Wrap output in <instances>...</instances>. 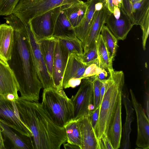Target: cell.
Masks as SVG:
<instances>
[{
    "instance_id": "cell-38",
    "label": "cell",
    "mask_w": 149,
    "mask_h": 149,
    "mask_svg": "<svg viewBox=\"0 0 149 149\" xmlns=\"http://www.w3.org/2000/svg\"><path fill=\"white\" fill-rule=\"evenodd\" d=\"M107 79L101 81L99 106L101 104L103 97L106 91L107 85Z\"/></svg>"
},
{
    "instance_id": "cell-14",
    "label": "cell",
    "mask_w": 149,
    "mask_h": 149,
    "mask_svg": "<svg viewBox=\"0 0 149 149\" xmlns=\"http://www.w3.org/2000/svg\"><path fill=\"white\" fill-rule=\"evenodd\" d=\"M120 9V14L119 18H116L113 13L110 12L106 19L105 23L118 40H124L126 38L133 25L121 7Z\"/></svg>"
},
{
    "instance_id": "cell-10",
    "label": "cell",
    "mask_w": 149,
    "mask_h": 149,
    "mask_svg": "<svg viewBox=\"0 0 149 149\" xmlns=\"http://www.w3.org/2000/svg\"><path fill=\"white\" fill-rule=\"evenodd\" d=\"M131 101L136 113L137 135L136 144L140 148H149V119L141 104L137 100L131 89H130Z\"/></svg>"
},
{
    "instance_id": "cell-27",
    "label": "cell",
    "mask_w": 149,
    "mask_h": 149,
    "mask_svg": "<svg viewBox=\"0 0 149 149\" xmlns=\"http://www.w3.org/2000/svg\"><path fill=\"white\" fill-rule=\"evenodd\" d=\"M98 57V66L108 71L113 69V62L110 58L105 44L101 35L99 36L97 45Z\"/></svg>"
},
{
    "instance_id": "cell-22",
    "label": "cell",
    "mask_w": 149,
    "mask_h": 149,
    "mask_svg": "<svg viewBox=\"0 0 149 149\" xmlns=\"http://www.w3.org/2000/svg\"><path fill=\"white\" fill-rule=\"evenodd\" d=\"M104 0H90L86 2L87 9L85 17L81 23L74 28L77 37L81 42L86 36L92 23L96 11L95 4Z\"/></svg>"
},
{
    "instance_id": "cell-42",
    "label": "cell",
    "mask_w": 149,
    "mask_h": 149,
    "mask_svg": "<svg viewBox=\"0 0 149 149\" xmlns=\"http://www.w3.org/2000/svg\"><path fill=\"white\" fill-rule=\"evenodd\" d=\"M120 8L118 7L115 6L114 7L113 11L112 13L115 17L116 18H118L120 16Z\"/></svg>"
},
{
    "instance_id": "cell-7",
    "label": "cell",
    "mask_w": 149,
    "mask_h": 149,
    "mask_svg": "<svg viewBox=\"0 0 149 149\" xmlns=\"http://www.w3.org/2000/svg\"><path fill=\"white\" fill-rule=\"evenodd\" d=\"M76 94L70 100L73 108V120H77L84 116H90L88 106L93 103V87L92 77L83 79Z\"/></svg>"
},
{
    "instance_id": "cell-8",
    "label": "cell",
    "mask_w": 149,
    "mask_h": 149,
    "mask_svg": "<svg viewBox=\"0 0 149 149\" xmlns=\"http://www.w3.org/2000/svg\"><path fill=\"white\" fill-rule=\"evenodd\" d=\"M61 9V6L58 7L30 20L29 23L37 41L52 36Z\"/></svg>"
},
{
    "instance_id": "cell-4",
    "label": "cell",
    "mask_w": 149,
    "mask_h": 149,
    "mask_svg": "<svg viewBox=\"0 0 149 149\" xmlns=\"http://www.w3.org/2000/svg\"><path fill=\"white\" fill-rule=\"evenodd\" d=\"M42 97L41 107L55 124L63 127L73 120L72 103L63 89L58 91L54 87L44 89Z\"/></svg>"
},
{
    "instance_id": "cell-28",
    "label": "cell",
    "mask_w": 149,
    "mask_h": 149,
    "mask_svg": "<svg viewBox=\"0 0 149 149\" xmlns=\"http://www.w3.org/2000/svg\"><path fill=\"white\" fill-rule=\"evenodd\" d=\"M64 127L66 133L67 142L76 145L81 149L80 133L77 121L72 120Z\"/></svg>"
},
{
    "instance_id": "cell-25",
    "label": "cell",
    "mask_w": 149,
    "mask_h": 149,
    "mask_svg": "<svg viewBox=\"0 0 149 149\" xmlns=\"http://www.w3.org/2000/svg\"><path fill=\"white\" fill-rule=\"evenodd\" d=\"M1 132L8 138L16 149H35L32 137L23 139L15 133L10 127L0 122Z\"/></svg>"
},
{
    "instance_id": "cell-43",
    "label": "cell",
    "mask_w": 149,
    "mask_h": 149,
    "mask_svg": "<svg viewBox=\"0 0 149 149\" xmlns=\"http://www.w3.org/2000/svg\"><path fill=\"white\" fill-rule=\"evenodd\" d=\"M6 148L5 147L3 140L2 138L1 132L0 127V149H5Z\"/></svg>"
},
{
    "instance_id": "cell-40",
    "label": "cell",
    "mask_w": 149,
    "mask_h": 149,
    "mask_svg": "<svg viewBox=\"0 0 149 149\" xmlns=\"http://www.w3.org/2000/svg\"><path fill=\"white\" fill-rule=\"evenodd\" d=\"M105 5L110 12L113 13L114 6L113 3V0H105Z\"/></svg>"
},
{
    "instance_id": "cell-12",
    "label": "cell",
    "mask_w": 149,
    "mask_h": 149,
    "mask_svg": "<svg viewBox=\"0 0 149 149\" xmlns=\"http://www.w3.org/2000/svg\"><path fill=\"white\" fill-rule=\"evenodd\" d=\"M69 55L68 51L57 38L52 77L54 88L58 91L63 89L62 86L63 77Z\"/></svg>"
},
{
    "instance_id": "cell-2",
    "label": "cell",
    "mask_w": 149,
    "mask_h": 149,
    "mask_svg": "<svg viewBox=\"0 0 149 149\" xmlns=\"http://www.w3.org/2000/svg\"><path fill=\"white\" fill-rule=\"evenodd\" d=\"M15 102L21 119L32 132L35 149H59L67 141L64 127L53 123L40 103L19 97Z\"/></svg>"
},
{
    "instance_id": "cell-15",
    "label": "cell",
    "mask_w": 149,
    "mask_h": 149,
    "mask_svg": "<svg viewBox=\"0 0 149 149\" xmlns=\"http://www.w3.org/2000/svg\"><path fill=\"white\" fill-rule=\"evenodd\" d=\"M121 8L130 19L133 25H141L149 13V0H141L131 2L130 0H122Z\"/></svg>"
},
{
    "instance_id": "cell-32",
    "label": "cell",
    "mask_w": 149,
    "mask_h": 149,
    "mask_svg": "<svg viewBox=\"0 0 149 149\" xmlns=\"http://www.w3.org/2000/svg\"><path fill=\"white\" fill-rule=\"evenodd\" d=\"M93 79V103L94 109L99 107L100 96V89L101 81L96 75L91 77Z\"/></svg>"
},
{
    "instance_id": "cell-9",
    "label": "cell",
    "mask_w": 149,
    "mask_h": 149,
    "mask_svg": "<svg viewBox=\"0 0 149 149\" xmlns=\"http://www.w3.org/2000/svg\"><path fill=\"white\" fill-rule=\"evenodd\" d=\"M25 24L39 79L44 89L54 87L52 77L47 70L39 44L34 37L29 23Z\"/></svg>"
},
{
    "instance_id": "cell-23",
    "label": "cell",
    "mask_w": 149,
    "mask_h": 149,
    "mask_svg": "<svg viewBox=\"0 0 149 149\" xmlns=\"http://www.w3.org/2000/svg\"><path fill=\"white\" fill-rule=\"evenodd\" d=\"M57 39V38L52 36L37 41L47 70L52 77Z\"/></svg>"
},
{
    "instance_id": "cell-31",
    "label": "cell",
    "mask_w": 149,
    "mask_h": 149,
    "mask_svg": "<svg viewBox=\"0 0 149 149\" xmlns=\"http://www.w3.org/2000/svg\"><path fill=\"white\" fill-rule=\"evenodd\" d=\"M79 57L82 61L88 66L93 63H98L97 46L83 53V55Z\"/></svg>"
},
{
    "instance_id": "cell-46",
    "label": "cell",
    "mask_w": 149,
    "mask_h": 149,
    "mask_svg": "<svg viewBox=\"0 0 149 149\" xmlns=\"http://www.w3.org/2000/svg\"><path fill=\"white\" fill-rule=\"evenodd\" d=\"M105 0H104V1H105Z\"/></svg>"
},
{
    "instance_id": "cell-45",
    "label": "cell",
    "mask_w": 149,
    "mask_h": 149,
    "mask_svg": "<svg viewBox=\"0 0 149 149\" xmlns=\"http://www.w3.org/2000/svg\"><path fill=\"white\" fill-rule=\"evenodd\" d=\"M87 0V1H89L90 0Z\"/></svg>"
},
{
    "instance_id": "cell-24",
    "label": "cell",
    "mask_w": 149,
    "mask_h": 149,
    "mask_svg": "<svg viewBox=\"0 0 149 149\" xmlns=\"http://www.w3.org/2000/svg\"><path fill=\"white\" fill-rule=\"evenodd\" d=\"M52 36L58 38H72L76 36L74 29L64 12L61 9Z\"/></svg>"
},
{
    "instance_id": "cell-1",
    "label": "cell",
    "mask_w": 149,
    "mask_h": 149,
    "mask_svg": "<svg viewBox=\"0 0 149 149\" xmlns=\"http://www.w3.org/2000/svg\"><path fill=\"white\" fill-rule=\"evenodd\" d=\"M14 33L11 58L7 61L19 86L21 98L38 102L42 85L39 79L26 25L17 18L10 23Z\"/></svg>"
},
{
    "instance_id": "cell-21",
    "label": "cell",
    "mask_w": 149,
    "mask_h": 149,
    "mask_svg": "<svg viewBox=\"0 0 149 149\" xmlns=\"http://www.w3.org/2000/svg\"><path fill=\"white\" fill-rule=\"evenodd\" d=\"M87 5L82 1L72 4H67L61 6V9L65 13L74 28L81 22L86 14Z\"/></svg>"
},
{
    "instance_id": "cell-19",
    "label": "cell",
    "mask_w": 149,
    "mask_h": 149,
    "mask_svg": "<svg viewBox=\"0 0 149 149\" xmlns=\"http://www.w3.org/2000/svg\"><path fill=\"white\" fill-rule=\"evenodd\" d=\"M122 98L126 110V117L123 128V138L122 148H130V135L132 130L131 125L134 120V109L132 108L129 97V94L127 88L124 85L122 92Z\"/></svg>"
},
{
    "instance_id": "cell-13",
    "label": "cell",
    "mask_w": 149,
    "mask_h": 149,
    "mask_svg": "<svg viewBox=\"0 0 149 149\" xmlns=\"http://www.w3.org/2000/svg\"><path fill=\"white\" fill-rule=\"evenodd\" d=\"M19 86L7 61L0 55V94H11L18 98Z\"/></svg>"
},
{
    "instance_id": "cell-41",
    "label": "cell",
    "mask_w": 149,
    "mask_h": 149,
    "mask_svg": "<svg viewBox=\"0 0 149 149\" xmlns=\"http://www.w3.org/2000/svg\"><path fill=\"white\" fill-rule=\"evenodd\" d=\"M63 146L66 149H81L80 147L74 144L67 142L63 144Z\"/></svg>"
},
{
    "instance_id": "cell-5",
    "label": "cell",
    "mask_w": 149,
    "mask_h": 149,
    "mask_svg": "<svg viewBox=\"0 0 149 149\" xmlns=\"http://www.w3.org/2000/svg\"><path fill=\"white\" fill-rule=\"evenodd\" d=\"M81 0H19L13 14L25 23L33 18L65 5L72 4Z\"/></svg>"
},
{
    "instance_id": "cell-37",
    "label": "cell",
    "mask_w": 149,
    "mask_h": 149,
    "mask_svg": "<svg viewBox=\"0 0 149 149\" xmlns=\"http://www.w3.org/2000/svg\"><path fill=\"white\" fill-rule=\"evenodd\" d=\"M146 115L149 119V93L148 89L146 91L144 97V107L143 108Z\"/></svg>"
},
{
    "instance_id": "cell-18",
    "label": "cell",
    "mask_w": 149,
    "mask_h": 149,
    "mask_svg": "<svg viewBox=\"0 0 149 149\" xmlns=\"http://www.w3.org/2000/svg\"><path fill=\"white\" fill-rule=\"evenodd\" d=\"M87 66L78 56L69 54L63 77V88L70 80L83 79V76Z\"/></svg>"
},
{
    "instance_id": "cell-16",
    "label": "cell",
    "mask_w": 149,
    "mask_h": 149,
    "mask_svg": "<svg viewBox=\"0 0 149 149\" xmlns=\"http://www.w3.org/2000/svg\"><path fill=\"white\" fill-rule=\"evenodd\" d=\"M122 91L118 94L115 111L111 120L108 132V136L113 149H118L120 146L122 131Z\"/></svg>"
},
{
    "instance_id": "cell-30",
    "label": "cell",
    "mask_w": 149,
    "mask_h": 149,
    "mask_svg": "<svg viewBox=\"0 0 149 149\" xmlns=\"http://www.w3.org/2000/svg\"><path fill=\"white\" fill-rule=\"evenodd\" d=\"M19 0H0V15L7 16L13 14Z\"/></svg>"
},
{
    "instance_id": "cell-36",
    "label": "cell",
    "mask_w": 149,
    "mask_h": 149,
    "mask_svg": "<svg viewBox=\"0 0 149 149\" xmlns=\"http://www.w3.org/2000/svg\"><path fill=\"white\" fill-rule=\"evenodd\" d=\"M99 110L100 107L99 106L96 109L91 111L90 113V119L94 130L98 119Z\"/></svg>"
},
{
    "instance_id": "cell-3",
    "label": "cell",
    "mask_w": 149,
    "mask_h": 149,
    "mask_svg": "<svg viewBox=\"0 0 149 149\" xmlns=\"http://www.w3.org/2000/svg\"><path fill=\"white\" fill-rule=\"evenodd\" d=\"M105 93L100 107L99 118L94 131L98 140L108 135L110 123L116 107L118 94L125 83V76L122 71L113 69L109 71Z\"/></svg>"
},
{
    "instance_id": "cell-26",
    "label": "cell",
    "mask_w": 149,
    "mask_h": 149,
    "mask_svg": "<svg viewBox=\"0 0 149 149\" xmlns=\"http://www.w3.org/2000/svg\"><path fill=\"white\" fill-rule=\"evenodd\" d=\"M100 33L105 44L110 59L113 62L114 60L118 47V39L108 27L104 25L103 26Z\"/></svg>"
},
{
    "instance_id": "cell-35",
    "label": "cell",
    "mask_w": 149,
    "mask_h": 149,
    "mask_svg": "<svg viewBox=\"0 0 149 149\" xmlns=\"http://www.w3.org/2000/svg\"><path fill=\"white\" fill-rule=\"evenodd\" d=\"M98 63H93L88 66L85 69L83 76L84 79L88 78L96 75V69Z\"/></svg>"
},
{
    "instance_id": "cell-20",
    "label": "cell",
    "mask_w": 149,
    "mask_h": 149,
    "mask_svg": "<svg viewBox=\"0 0 149 149\" xmlns=\"http://www.w3.org/2000/svg\"><path fill=\"white\" fill-rule=\"evenodd\" d=\"M14 41V30L7 24L0 25V55L7 61L11 56Z\"/></svg>"
},
{
    "instance_id": "cell-39",
    "label": "cell",
    "mask_w": 149,
    "mask_h": 149,
    "mask_svg": "<svg viewBox=\"0 0 149 149\" xmlns=\"http://www.w3.org/2000/svg\"><path fill=\"white\" fill-rule=\"evenodd\" d=\"M107 70L106 69L102 68L101 72L98 75H95L101 81L107 79L109 78V74H108Z\"/></svg>"
},
{
    "instance_id": "cell-17",
    "label": "cell",
    "mask_w": 149,
    "mask_h": 149,
    "mask_svg": "<svg viewBox=\"0 0 149 149\" xmlns=\"http://www.w3.org/2000/svg\"><path fill=\"white\" fill-rule=\"evenodd\" d=\"M77 121L80 133L81 149H98L97 140L90 116H83Z\"/></svg>"
},
{
    "instance_id": "cell-29",
    "label": "cell",
    "mask_w": 149,
    "mask_h": 149,
    "mask_svg": "<svg viewBox=\"0 0 149 149\" xmlns=\"http://www.w3.org/2000/svg\"><path fill=\"white\" fill-rule=\"evenodd\" d=\"M58 38L69 54H73L79 57L83 55L81 41L77 36L72 38Z\"/></svg>"
},
{
    "instance_id": "cell-11",
    "label": "cell",
    "mask_w": 149,
    "mask_h": 149,
    "mask_svg": "<svg viewBox=\"0 0 149 149\" xmlns=\"http://www.w3.org/2000/svg\"><path fill=\"white\" fill-rule=\"evenodd\" d=\"M110 13L105 5L100 10L96 11L93 19L88 32L81 45L83 53L97 46L99 37L103 26Z\"/></svg>"
},
{
    "instance_id": "cell-33",
    "label": "cell",
    "mask_w": 149,
    "mask_h": 149,
    "mask_svg": "<svg viewBox=\"0 0 149 149\" xmlns=\"http://www.w3.org/2000/svg\"><path fill=\"white\" fill-rule=\"evenodd\" d=\"M149 13L148 14L140 25L142 31V45L144 50L146 49V41L149 33Z\"/></svg>"
},
{
    "instance_id": "cell-44",
    "label": "cell",
    "mask_w": 149,
    "mask_h": 149,
    "mask_svg": "<svg viewBox=\"0 0 149 149\" xmlns=\"http://www.w3.org/2000/svg\"><path fill=\"white\" fill-rule=\"evenodd\" d=\"M130 1L132 3H134V2H137L139 1H140L141 0H130Z\"/></svg>"
},
{
    "instance_id": "cell-34",
    "label": "cell",
    "mask_w": 149,
    "mask_h": 149,
    "mask_svg": "<svg viewBox=\"0 0 149 149\" xmlns=\"http://www.w3.org/2000/svg\"><path fill=\"white\" fill-rule=\"evenodd\" d=\"M98 149H113L108 136H105L98 140Z\"/></svg>"
},
{
    "instance_id": "cell-6",
    "label": "cell",
    "mask_w": 149,
    "mask_h": 149,
    "mask_svg": "<svg viewBox=\"0 0 149 149\" xmlns=\"http://www.w3.org/2000/svg\"><path fill=\"white\" fill-rule=\"evenodd\" d=\"M0 122L23 136L32 137L31 131L19 117L15 101L9 100L0 94Z\"/></svg>"
}]
</instances>
